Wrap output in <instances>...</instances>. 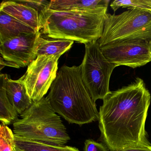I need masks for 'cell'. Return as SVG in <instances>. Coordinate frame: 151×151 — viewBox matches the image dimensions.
Returning <instances> with one entry per match:
<instances>
[{
  "instance_id": "cell-21",
  "label": "cell",
  "mask_w": 151,
  "mask_h": 151,
  "mask_svg": "<svg viewBox=\"0 0 151 151\" xmlns=\"http://www.w3.org/2000/svg\"><path fill=\"white\" fill-rule=\"evenodd\" d=\"M6 66L19 68L15 64L6 61L2 57H1V70L2 69V68H4Z\"/></svg>"
},
{
  "instance_id": "cell-14",
  "label": "cell",
  "mask_w": 151,
  "mask_h": 151,
  "mask_svg": "<svg viewBox=\"0 0 151 151\" xmlns=\"http://www.w3.org/2000/svg\"><path fill=\"white\" fill-rule=\"evenodd\" d=\"M73 40H68L45 38L40 35L36 40L35 51L37 57L62 55L68 51L74 44Z\"/></svg>"
},
{
  "instance_id": "cell-19",
  "label": "cell",
  "mask_w": 151,
  "mask_h": 151,
  "mask_svg": "<svg viewBox=\"0 0 151 151\" xmlns=\"http://www.w3.org/2000/svg\"><path fill=\"white\" fill-rule=\"evenodd\" d=\"M16 2L30 7L40 14L45 9H49L51 1L45 0H15Z\"/></svg>"
},
{
  "instance_id": "cell-5",
  "label": "cell",
  "mask_w": 151,
  "mask_h": 151,
  "mask_svg": "<svg viewBox=\"0 0 151 151\" xmlns=\"http://www.w3.org/2000/svg\"><path fill=\"white\" fill-rule=\"evenodd\" d=\"M151 37V14L129 8L118 15L107 14L100 47L124 40Z\"/></svg>"
},
{
  "instance_id": "cell-6",
  "label": "cell",
  "mask_w": 151,
  "mask_h": 151,
  "mask_svg": "<svg viewBox=\"0 0 151 151\" xmlns=\"http://www.w3.org/2000/svg\"><path fill=\"white\" fill-rule=\"evenodd\" d=\"M85 53L81 66L83 82L94 101L102 99L110 92V77L115 64L109 61L101 50L98 41L86 44Z\"/></svg>"
},
{
  "instance_id": "cell-23",
  "label": "cell",
  "mask_w": 151,
  "mask_h": 151,
  "mask_svg": "<svg viewBox=\"0 0 151 151\" xmlns=\"http://www.w3.org/2000/svg\"><path fill=\"white\" fill-rule=\"evenodd\" d=\"M14 151H22V150H21V149H19V148H18V147H17L16 146L15 147L14 150Z\"/></svg>"
},
{
  "instance_id": "cell-2",
  "label": "cell",
  "mask_w": 151,
  "mask_h": 151,
  "mask_svg": "<svg viewBox=\"0 0 151 151\" xmlns=\"http://www.w3.org/2000/svg\"><path fill=\"white\" fill-rule=\"evenodd\" d=\"M81 66L64 65L46 98L55 112L69 123L82 126L99 121L96 103L83 82Z\"/></svg>"
},
{
  "instance_id": "cell-17",
  "label": "cell",
  "mask_w": 151,
  "mask_h": 151,
  "mask_svg": "<svg viewBox=\"0 0 151 151\" xmlns=\"http://www.w3.org/2000/svg\"><path fill=\"white\" fill-rule=\"evenodd\" d=\"M110 6L114 12L122 7L137 9L151 14V0H115Z\"/></svg>"
},
{
  "instance_id": "cell-13",
  "label": "cell",
  "mask_w": 151,
  "mask_h": 151,
  "mask_svg": "<svg viewBox=\"0 0 151 151\" xmlns=\"http://www.w3.org/2000/svg\"><path fill=\"white\" fill-rule=\"evenodd\" d=\"M36 32L30 27L22 23L0 10V42L3 43L23 33Z\"/></svg>"
},
{
  "instance_id": "cell-11",
  "label": "cell",
  "mask_w": 151,
  "mask_h": 151,
  "mask_svg": "<svg viewBox=\"0 0 151 151\" xmlns=\"http://www.w3.org/2000/svg\"><path fill=\"white\" fill-rule=\"evenodd\" d=\"M2 10L22 23L30 27L36 32L42 29L40 14L37 11L14 1H3L0 5Z\"/></svg>"
},
{
  "instance_id": "cell-3",
  "label": "cell",
  "mask_w": 151,
  "mask_h": 151,
  "mask_svg": "<svg viewBox=\"0 0 151 151\" xmlns=\"http://www.w3.org/2000/svg\"><path fill=\"white\" fill-rule=\"evenodd\" d=\"M107 9L80 12L45 9L40 14L42 33L49 38L84 45L98 41L103 33Z\"/></svg>"
},
{
  "instance_id": "cell-8",
  "label": "cell",
  "mask_w": 151,
  "mask_h": 151,
  "mask_svg": "<svg viewBox=\"0 0 151 151\" xmlns=\"http://www.w3.org/2000/svg\"><path fill=\"white\" fill-rule=\"evenodd\" d=\"M62 55L38 56L20 78L33 102L44 98L57 77L58 60Z\"/></svg>"
},
{
  "instance_id": "cell-20",
  "label": "cell",
  "mask_w": 151,
  "mask_h": 151,
  "mask_svg": "<svg viewBox=\"0 0 151 151\" xmlns=\"http://www.w3.org/2000/svg\"><path fill=\"white\" fill-rule=\"evenodd\" d=\"M107 147L103 144L91 139H87L84 144V151H108Z\"/></svg>"
},
{
  "instance_id": "cell-15",
  "label": "cell",
  "mask_w": 151,
  "mask_h": 151,
  "mask_svg": "<svg viewBox=\"0 0 151 151\" xmlns=\"http://www.w3.org/2000/svg\"><path fill=\"white\" fill-rule=\"evenodd\" d=\"M16 146L22 151H79L74 147L57 145L15 136Z\"/></svg>"
},
{
  "instance_id": "cell-22",
  "label": "cell",
  "mask_w": 151,
  "mask_h": 151,
  "mask_svg": "<svg viewBox=\"0 0 151 151\" xmlns=\"http://www.w3.org/2000/svg\"><path fill=\"white\" fill-rule=\"evenodd\" d=\"M120 151H151V146L147 147L128 148Z\"/></svg>"
},
{
  "instance_id": "cell-1",
  "label": "cell",
  "mask_w": 151,
  "mask_h": 151,
  "mask_svg": "<svg viewBox=\"0 0 151 151\" xmlns=\"http://www.w3.org/2000/svg\"><path fill=\"white\" fill-rule=\"evenodd\" d=\"M151 99L144 80L139 78L103 99L99 128L101 139L110 151L151 146L145 129Z\"/></svg>"
},
{
  "instance_id": "cell-7",
  "label": "cell",
  "mask_w": 151,
  "mask_h": 151,
  "mask_svg": "<svg viewBox=\"0 0 151 151\" xmlns=\"http://www.w3.org/2000/svg\"><path fill=\"white\" fill-rule=\"evenodd\" d=\"M100 48L106 59L116 67L125 66L136 68L151 62V37L124 40Z\"/></svg>"
},
{
  "instance_id": "cell-4",
  "label": "cell",
  "mask_w": 151,
  "mask_h": 151,
  "mask_svg": "<svg viewBox=\"0 0 151 151\" xmlns=\"http://www.w3.org/2000/svg\"><path fill=\"white\" fill-rule=\"evenodd\" d=\"M15 136L51 145H65L70 140L60 116L46 98L32 105L13 123Z\"/></svg>"
},
{
  "instance_id": "cell-10",
  "label": "cell",
  "mask_w": 151,
  "mask_h": 151,
  "mask_svg": "<svg viewBox=\"0 0 151 151\" xmlns=\"http://www.w3.org/2000/svg\"><path fill=\"white\" fill-rule=\"evenodd\" d=\"M0 86L5 90L9 99L19 114H22L32 105L33 101L20 78L14 80L11 79L7 74H1Z\"/></svg>"
},
{
  "instance_id": "cell-18",
  "label": "cell",
  "mask_w": 151,
  "mask_h": 151,
  "mask_svg": "<svg viewBox=\"0 0 151 151\" xmlns=\"http://www.w3.org/2000/svg\"><path fill=\"white\" fill-rule=\"evenodd\" d=\"M16 147L15 137L7 125H0V151H14Z\"/></svg>"
},
{
  "instance_id": "cell-9",
  "label": "cell",
  "mask_w": 151,
  "mask_h": 151,
  "mask_svg": "<svg viewBox=\"0 0 151 151\" xmlns=\"http://www.w3.org/2000/svg\"><path fill=\"white\" fill-rule=\"evenodd\" d=\"M41 32L23 33L0 43L1 57L18 68L28 66L37 58L35 51L36 40Z\"/></svg>"
},
{
  "instance_id": "cell-12",
  "label": "cell",
  "mask_w": 151,
  "mask_h": 151,
  "mask_svg": "<svg viewBox=\"0 0 151 151\" xmlns=\"http://www.w3.org/2000/svg\"><path fill=\"white\" fill-rule=\"evenodd\" d=\"M109 0H52L49 9L55 11H86L108 8Z\"/></svg>"
},
{
  "instance_id": "cell-16",
  "label": "cell",
  "mask_w": 151,
  "mask_h": 151,
  "mask_svg": "<svg viewBox=\"0 0 151 151\" xmlns=\"http://www.w3.org/2000/svg\"><path fill=\"white\" fill-rule=\"evenodd\" d=\"M18 113L9 99L6 92L0 86V120L4 125L10 124L18 119Z\"/></svg>"
}]
</instances>
